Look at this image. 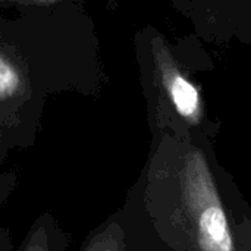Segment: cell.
I'll use <instances>...</instances> for the list:
<instances>
[{
    "mask_svg": "<svg viewBox=\"0 0 251 251\" xmlns=\"http://www.w3.org/2000/svg\"><path fill=\"white\" fill-rule=\"evenodd\" d=\"M165 149L119 209L129 251H238L219 171L194 144Z\"/></svg>",
    "mask_w": 251,
    "mask_h": 251,
    "instance_id": "obj_1",
    "label": "cell"
},
{
    "mask_svg": "<svg viewBox=\"0 0 251 251\" xmlns=\"http://www.w3.org/2000/svg\"><path fill=\"white\" fill-rule=\"evenodd\" d=\"M69 235L60 228L51 213H41L29 226L16 251H66Z\"/></svg>",
    "mask_w": 251,
    "mask_h": 251,
    "instance_id": "obj_2",
    "label": "cell"
},
{
    "mask_svg": "<svg viewBox=\"0 0 251 251\" xmlns=\"http://www.w3.org/2000/svg\"><path fill=\"white\" fill-rule=\"evenodd\" d=\"M219 179L226 197L231 224L237 238L238 251H251V207L243 197L240 188L225 172L219 171Z\"/></svg>",
    "mask_w": 251,
    "mask_h": 251,
    "instance_id": "obj_3",
    "label": "cell"
},
{
    "mask_svg": "<svg viewBox=\"0 0 251 251\" xmlns=\"http://www.w3.org/2000/svg\"><path fill=\"white\" fill-rule=\"evenodd\" d=\"M78 251H129L125 224L119 210L96 226Z\"/></svg>",
    "mask_w": 251,
    "mask_h": 251,
    "instance_id": "obj_4",
    "label": "cell"
},
{
    "mask_svg": "<svg viewBox=\"0 0 251 251\" xmlns=\"http://www.w3.org/2000/svg\"><path fill=\"white\" fill-rule=\"evenodd\" d=\"M165 82L176 112L188 122V125H199L201 121V103L196 87L184 76L178 74L169 75V72L165 75Z\"/></svg>",
    "mask_w": 251,
    "mask_h": 251,
    "instance_id": "obj_5",
    "label": "cell"
},
{
    "mask_svg": "<svg viewBox=\"0 0 251 251\" xmlns=\"http://www.w3.org/2000/svg\"><path fill=\"white\" fill-rule=\"evenodd\" d=\"M21 87V75L16 66L0 53V100L9 99Z\"/></svg>",
    "mask_w": 251,
    "mask_h": 251,
    "instance_id": "obj_6",
    "label": "cell"
},
{
    "mask_svg": "<svg viewBox=\"0 0 251 251\" xmlns=\"http://www.w3.org/2000/svg\"><path fill=\"white\" fill-rule=\"evenodd\" d=\"M16 185V178L13 174H0V209L12 196Z\"/></svg>",
    "mask_w": 251,
    "mask_h": 251,
    "instance_id": "obj_7",
    "label": "cell"
},
{
    "mask_svg": "<svg viewBox=\"0 0 251 251\" xmlns=\"http://www.w3.org/2000/svg\"><path fill=\"white\" fill-rule=\"evenodd\" d=\"M0 251H16L12 243V234L7 228H0Z\"/></svg>",
    "mask_w": 251,
    "mask_h": 251,
    "instance_id": "obj_8",
    "label": "cell"
}]
</instances>
